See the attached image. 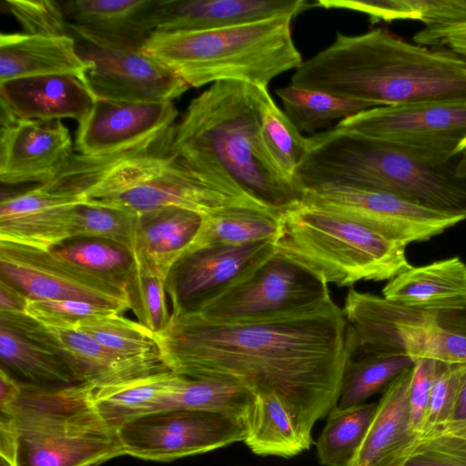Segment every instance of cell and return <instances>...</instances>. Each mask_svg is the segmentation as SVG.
<instances>
[{"label": "cell", "mask_w": 466, "mask_h": 466, "mask_svg": "<svg viewBox=\"0 0 466 466\" xmlns=\"http://www.w3.org/2000/svg\"><path fill=\"white\" fill-rule=\"evenodd\" d=\"M165 365L192 378L237 382L255 396L276 393L311 436L333 410L356 335L332 298L306 309L259 319L210 321L171 315L156 335Z\"/></svg>", "instance_id": "cell-1"}, {"label": "cell", "mask_w": 466, "mask_h": 466, "mask_svg": "<svg viewBox=\"0 0 466 466\" xmlns=\"http://www.w3.org/2000/svg\"><path fill=\"white\" fill-rule=\"evenodd\" d=\"M268 87L228 80L192 99L172 127V153L204 182L279 212L299 204L301 188L284 177L260 136Z\"/></svg>", "instance_id": "cell-2"}, {"label": "cell", "mask_w": 466, "mask_h": 466, "mask_svg": "<svg viewBox=\"0 0 466 466\" xmlns=\"http://www.w3.org/2000/svg\"><path fill=\"white\" fill-rule=\"evenodd\" d=\"M291 85L364 102L373 107L430 101H466V59L407 42L384 28L336 33L303 60Z\"/></svg>", "instance_id": "cell-3"}, {"label": "cell", "mask_w": 466, "mask_h": 466, "mask_svg": "<svg viewBox=\"0 0 466 466\" xmlns=\"http://www.w3.org/2000/svg\"><path fill=\"white\" fill-rule=\"evenodd\" d=\"M172 127L151 141L113 156L87 157L74 153L46 184L81 195L87 202L137 215L168 207L202 216L235 206L267 208L197 177L172 153Z\"/></svg>", "instance_id": "cell-4"}, {"label": "cell", "mask_w": 466, "mask_h": 466, "mask_svg": "<svg viewBox=\"0 0 466 466\" xmlns=\"http://www.w3.org/2000/svg\"><path fill=\"white\" fill-rule=\"evenodd\" d=\"M307 145L296 174L302 191L319 187L378 190L466 218V178L456 173L458 157L446 164L427 162L336 127L307 137Z\"/></svg>", "instance_id": "cell-5"}, {"label": "cell", "mask_w": 466, "mask_h": 466, "mask_svg": "<svg viewBox=\"0 0 466 466\" xmlns=\"http://www.w3.org/2000/svg\"><path fill=\"white\" fill-rule=\"evenodd\" d=\"M126 455L117 430L97 410L92 385L21 382L0 410V456L15 466H99Z\"/></svg>", "instance_id": "cell-6"}, {"label": "cell", "mask_w": 466, "mask_h": 466, "mask_svg": "<svg viewBox=\"0 0 466 466\" xmlns=\"http://www.w3.org/2000/svg\"><path fill=\"white\" fill-rule=\"evenodd\" d=\"M291 15L203 31L153 32L142 50L189 87L235 80L268 87L303 62L291 33Z\"/></svg>", "instance_id": "cell-7"}, {"label": "cell", "mask_w": 466, "mask_h": 466, "mask_svg": "<svg viewBox=\"0 0 466 466\" xmlns=\"http://www.w3.org/2000/svg\"><path fill=\"white\" fill-rule=\"evenodd\" d=\"M276 250L340 288L389 281L412 267L406 246L343 212L303 201L281 214Z\"/></svg>", "instance_id": "cell-8"}, {"label": "cell", "mask_w": 466, "mask_h": 466, "mask_svg": "<svg viewBox=\"0 0 466 466\" xmlns=\"http://www.w3.org/2000/svg\"><path fill=\"white\" fill-rule=\"evenodd\" d=\"M335 127L384 142L419 159L446 164L466 147V101L376 106Z\"/></svg>", "instance_id": "cell-9"}, {"label": "cell", "mask_w": 466, "mask_h": 466, "mask_svg": "<svg viewBox=\"0 0 466 466\" xmlns=\"http://www.w3.org/2000/svg\"><path fill=\"white\" fill-rule=\"evenodd\" d=\"M0 279L30 300L76 299L130 309L125 280L81 268L50 248L0 240Z\"/></svg>", "instance_id": "cell-10"}, {"label": "cell", "mask_w": 466, "mask_h": 466, "mask_svg": "<svg viewBox=\"0 0 466 466\" xmlns=\"http://www.w3.org/2000/svg\"><path fill=\"white\" fill-rule=\"evenodd\" d=\"M328 284L276 252L251 274L196 311L210 321H238L292 312L330 299Z\"/></svg>", "instance_id": "cell-11"}, {"label": "cell", "mask_w": 466, "mask_h": 466, "mask_svg": "<svg viewBox=\"0 0 466 466\" xmlns=\"http://www.w3.org/2000/svg\"><path fill=\"white\" fill-rule=\"evenodd\" d=\"M126 455L170 461L244 441L247 418L226 413L169 410L127 421L117 429Z\"/></svg>", "instance_id": "cell-12"}, {"label": "cell", "mask_w": 466, "mask_h": 466, "mask_svg": "<svg viewBox=\"0 0 466 466\" xmlns=\"http://www.w3.org/2000/svg\"><path fill=\"white\" fill-rule=\"evenodd\" d=\"M301 201L343 212L386 238L408 246L431 239L466 219L431 209L390 193L347 187L303 191Z\"/></svg>", "instance_id": "cell-13"}, {"label": "cell", "mask_w": 466, "mask_h": 466, "mask_svg": "<svg viewBox=\"0 0 466 466\" xmlns=\"http://www.w3.org/2000/svg\"><path fill=\"white\" fill-rule=\"evenodd\" d=\"M276 252L275 240L210 246L183 254L170 268L166 289L171 315L196 311L251 274Z\"/></svg>", "instance_id": "cell-14"}, {"label": "cell", "mask_w": 466, "mask_h": 466, "mask_svg": "<svg viewBox=\"0 0 466 466\" xmlns=\"http://www.w3.org/2000/svg\"><path fill=\"white\" fill-rule=\"evenodd\" d=\"M77 51L87 66L83 81L96 100L173 101L190 88L142 49L115 50L82 45L77 46Z\"/></svg>", "instance_id": "cell-15"}, {"label": "cell", "mask_w": 466, "mask_h": 466, "mask_svg": "<svg viewBox=\"0 0 466 466\" xmlns=\"http://www.w3.org/2000/svg\"><path fill=\"white\" fill-rule=\"evenodd\" d=\"M0 324L60 359L76 383L97 386L167 369L161 356L123 359L76 328L46 326L25 313L0 312Z\"/></svg>", "instance_id": "cell-16"}, {"label": "cell", "mask_w": 466, "mask_h": 466, "mask_svg": "<svg viewBox=\"0 0 466 466\" xmlns=\"http://www.w3.org/2000/svg\"><path fill=\"white\" fill-rule=\"evenodd\" d=\"M178 115L172 101L132 103L96 100L78 124L76 150L87 157H109L159 137Z\"/></svg>", "instance_id": "cell-17"}, {"label": "cell", "mask_w": 466, "mask_h": 466, "mask_svg": "<svg viewBox=\"0 0 466 466\" xmlns=\"http://www.w3.org/2000/svg\"><path fill=\"white\" fill-rule=\"evenodd\" d=\"M61 120H16L1 124L0 180L17 185L51 181L73 155Z\"/></svg>", "instance_id": "cell-18"}, {"label": "cell", "mask_w": 466, "mask_h": 466, "mask_svg": "<svg viewBox=\"0 0 466 466\" xmlns=\"http://www.w3.org/2000/svg\"><path fill=\"white\" fill-rule=\"evenodd\" d=\"M81 195L39 184L20 194L3 198L0 204V240L51 248L70 238L75 207Z\"/></svg>", "instance_id": "cell-19"}, {"label": "cell", "mask_w": 466, "mask_h": 466, "mask_svg": "<svg viewBox=\"0 0 466 466\" xmlns=\"http://www.w3.org/2000/svg\"><path fill=\"white\" fill-rule=\"evenodd\" d=\"M156 0H70L60 2L69 30L86 46L141 50L155 31Z\"/></svg>", "instance_id": "cell-20"}, {"label": "cell", "mask_w": 466, "mask_h": 466, "mask_svg": "<svg viewBox=\"0 0 466 466\" xmlns=\"http://www.w3.org/2000/svg\"><path fill=\"white\" fill-rule=\"evenodd\" d=\"M1 124L16 120L71 118L80 124L96 99L85 82L73 75H43L0 83Z\"/></svg>", "instance_id": "cell-21"}, {"label": "cell", "mask_w": 466, "mask_h": 466, "mask_svg": "<svg viewBox=\"0 0 466 466\" xmlns=\"http://www.w3.org/2000/svg\"><path fill=\"white\" fill-rule=\"evenodd\" d=\"M314 6L315 1L307 0H156L152 19L155 31H203L296 17Z\"/></svg>", "instance_id": "cell-22"}, {"label": "cell", "mask_w": 466, "mask_h": 466, "mask_svg": "<svg viewBox=\"0 0 466 466\" xmlns=\"http://www.w3.org/2000/svg\"><path fill=\"white\" fill-rule=\"evenodd\" d=\"M342 310L355 332L357 351L361 356L407 355L403 329L433 314L353 288L347 292Z\"/></svg>", "instance_id": "cell-23"}, {"label": "cell", "mask_w": 466, "mask_h": 466, "mask_svg": "<svg viewBox=\"0 0 466 466\" xmlns=\"http://www.w3.org/2000/svg\"><path fill=\"white\" fill-rule=\"evenodd\" d=\"M384 298L429 313L466 308V263L458 257L411 267L390 279Z\"/></svg>", "instance_id": "cell-24"}, {"label": "cell", "mask_w": 466, "mask_h": 466, "mask_svg": "<svg viewBox=\"0 0 466 466\" xmlns=\"http://www.w3.org/2000/svg\"><path fill=\"white\" fill-rule=\"evenodd\" d=\"M411 368L384 390L368 433L349 466H394L420 437L410 426Z\"/></svg>", "instance_id": "cell-25"}, {"label": "cell", "mask_w": 466, "mask_h": 466, "mask_svg": "<svg viewBox=\"0 0 466 466\" xmlns=\"http://www.w3.org/2000/svg\"><path fill=\"white\" fill-rule=\"evenodd\" d=\"M86 64L72 35H0V83L43 76L73 75L83 80Z\"/></svg>", "instance_id": "cell-26"}, {"label": "cell", "mask_w": 466, "mask_h": 466, "mask_svg": "<svg viewBox=\"0 0 466 466\" xmlns=\"http://www.w3.org/2000/svg\"><path fill=\"white\" fill-rule=\"evenodd\" d=\"M202 219L199 213L177 207L139 215L135 254L167 279L196 238Z\"/></svg>", "instance_id": "cell-27"}, {"label": "cell", "mask_w": 466, "mask_h": 466, "mask_svg": "<svg viewBox=\"0 0 466 466\" xmlns=\"http://www.w3.org/2000/svg\"><path fill=\"white\" fill-rule=\"evenodd\" d=\"M180 375L163 370L107 384L92 385L94 403L114 428L166 410Z\"/></svg>", "instance_id": "cell-28"}, {"label": "cell", "mask_w": 466, "mask_h": 466, "mask_svg": "<svg viewBox=\"0 0 466 466\" xmlns=\"http://www.w3.org/2000/svg\"><path fill=\"white\" fill-rule=\"evenodd\" d=\"M244 442L257 455L290 458L309 450L313 441L281 398L267 393L255 396Z\"/></svg>", "instance_id": "cell-29"}, {"label": "cell", "mask_w": 466, "mask_h": 466, "mask_svg": "<svg viewBox=\"0 0 466 466\" xmlns=\"http://www.w3.org/2000/svg\"><path fill=\"white\" fill-rule=\"evenodd\" d=\"M281 214L262 207L235 206L205 215L185 253L210 246L276 241L281 231Z\"/></svg>", "instance_id": "cell-30"}, {"label": "cell", "mask_w": 466, "mask_h": 466, "mask_svg": "<svg viewBox=\"0 0 466 466\" xmlns=\"http://www.w3.org/2000/svg\"><path fill=\"white\" fill-rule=\"evenodd\" d=\"M406 354L413 361L431 359L445 364H466V308L434 313L428 320L403 329Z\"/></svg>", "instance_id": "cell-31"}, {"label": "cell", "mask_w": 466, "mask_h": 466, "mask_svg": "<svg viewBox=\"0 0 466 466\" xmlns=\"http://www.w3.org/2000/svg\"><path fill=\"white\" fill-rule=\"evenodd\" d=\"M316 5L363 13L372 23L418 20L425 26L466 23V0H319Z\"/></svg>", "instance_id": "cell-32"}, {"label": "cell", "mask_w": 466, "mask_h": 466, "mask_svg": "<svg viewBox=\"0 0 466 466\" xmlns=\"http://www.w3.org/2000/svg\"><path fill=\"white\" fill-rule=\"evenodd\" d=\"M1 369L19 381L42 387L77 384L56 356L0 324Z\"/></svg>", "instance_id": "cell-33"}, {"label": "cell", "mask_w": 466, "mask_h": 466, "mask_svg": "<svg viewBox=\"0 0 466 466\" xmlns=\"http://www.w3.org/2000/svg\"><path fill=\"white\" fill-rule=\"evenodd\" d=\"M284 113L299 132L312 135L319 129L373 108L370 105L341 98L319 90L289 84L276 90ZM338 122V123H339Z\"/></svg>", "instance_id": "cell-34"}, {"label": "cell", "mask_w": 466, "mask_h": 466, "mask_svg": "<svg viewBox=\"0 0 466 466\" xmlns=\"http://www.w3.org/2000/svg\"><path fill=\"white\" fill-rule=\"evenodd\" d=\"M378 403L335 407L317 441V455L325 466H349L360 448Z\"/></svg>", "instance_id": "cell-35"}, {"label": "cell", "mask_w": 466, "mask_h": 466, "mask_svg": "<svg viewBox=\"0 0 466 466\" xmlns=\"http://www.w3.org/2000/svg\"><path fill=\"white\" fill-rule=\"evenodd\" d=\"M408 355H362L350 359L345 368L337 407L363 404L386 388L395 378L413 365Z\"/></svg>", "instance_id": "cell-36"}, {"label": "cell", "mask_w": 466, "mask_h": 466, "mask_svg": "<svg viewBox=\"0 0 466 466\" xmlns=\"http://www.w3.org/2000/svg\"><path fill=\"white\" fill-rule=\"evenodd\" d=\"M76 329L123 359L142 360L161 356L156 335L138 321L119 313L83 319Z\"/></svg>", "instance_id": "cell-37"}, {"label": "cell", "mask_w": 466, "mask_h": 466, "mask_svg": "<svg viewBox=\"0 0 466 466\" xmlns=\"http://www.w3.org/2000/svg\"><path fill=\"white\" fill-rule=\"evenodd\" d=\"M260 110V136L265 149L280 173L296 183L297 171L307 154V137L278 106L268 90L264 94Z\"/></svg>", "instance_id": "cell-38"}, {"label": "cell", "mask_w": 466, "mask_h": 466, "mask_svg": "<svg viewBox=\"0 0 466 466\" xmlns=\"http://www.w3.org/2000/svg\"><path fill=\"white\" fill-rule=\"evenodd\" d=\"M139 215L84 201L73 211L70 238H93L119 244L135 253Z\"/></svg>", "instance_id": "cell-39"}, {"label": "cell", "mask_w": 466, "mask_h": 466, "mask_svg": "<svg viewBox=\"0 0 466 466\" xmlns=\"http://www.w3.org/2000/svg\"><path fill=\"white\" fill-rule=\"evenodd\" d=\"M126 283L130 309L137 321L155 335L163 332L171 318L167 305L166 279L135 254Z\"/></svg>", "instance_id": "cell-40"}, {"label": "cell", "mask_w": 466, "mask_h": 466, "mask_svg": "<svg viewBox=\"0 0 466 466\" xmlns=\"http://www.w3.org/2000/svg\"><path fill=\"white\" fill-rule=\"evenodd\" d=\"M50 249L81 268L125 281L135 261L128 248L100 238H69Z\"/></svg>", "instance_id": "cell-41"}, {"label": "cell", "mask_w": 466, "mask_h": 466, "mask_svg": "<svg viewBox=\"0 0 466 466\" xmlns=\"http://www.w3.org/2000/svg\"><path fill=\"white\" fill-rule=\"evenodd\" d=\"M394 466H466V439L446 433L421 435Z\"/></svg>", "instance_id": "cell-42"}, {"label": "cell", "mask_w": 466, "mask_h": 466, "mask_svg": "<svg viewBox=\"0 0 466 466\" xmlns=\"http://www.w3.org/2000/svg\"><path fill=\"white\" fill-rule=\"evenodd\" d=\"M6 9L24 33L40 35H70L69 23L60 2L50 0H5Z\"/></svg>", "instance_id": "cell-43"}, {"label": "cell", "mask_w": 466, "mask_h": 466, "mask_svg": "<svg viewBox=\"0 0 466 466\" xmlns=\"http://www.w3.org/2000/svg\"><path fill=\"white\" fill-rule=\"evenodd\" d=\"M114 313L119 312L106 306L76 299L29 300L26 310L28 316L46 326L68 329L76 328L83 319Z\"/></svg>", "instance_id": "cell-44"}, {"label": "cell", "mask_w": 466, "mask_h": 466, "mask_svg": "<svg viewBox=\"0 0 466 466\" xmlns=\"http://www.w3.org/2000/svg\"><path fill=\"white\" fill-rule=\"evenodd\" d=\"M462 367L463 364L439 362L421 435L441 427L448 420L456 400Z\"/></svg>", "instance_id": "cell-45"}, {"label": "cell", "mask_w": 466, "mask_h": 466, "mask_svg": "<svg viewBox=\"0 0 466 466\" xmlns=\"http://www.w3.org/2000/svg\"><path fill=\"white\" fill-rule=\"evenodd\" d=\"M438 368L439 361L431 359H417L411 367L409 385L410 426L412 431L420 436L425 427Z\"/></svg>", "instance_id": "cell-46"}, {"label": "cell", "mask_w": 466, "mask_h": 466, "mask_svg": "<svg viewBox=\"0 0 466 466\" xmlns=\"http://www.w3.org/2000/svg\"><path fill=\"white\" fill-rule=\"evenodd\" d=\"M416 44L449 49L466 59V23L424 26L413 36Z\"/></svg>", "instance_id": "cell-47"}, {"label": "cell", "mask_w": 466, "mask_h": 466, "mask_svg": "<svg viewBox=\"0 0 466 466\" xmlns=\"http://www.w3.org/2000/svg\"><path fill=\"white\" fill-rule=\"evenodd\" d=\"M446 433L466 439V364H463L456 400L448 420L425 434ZM423 434V435H425Z\"/></svg>", "instance_id": "cell-48"}, {"label": "cell", "mask_w": 466, "mask_h": 466, "mask_svg": "<svg viewBox=\"0 0 466 466\" xmlns=\"http://www.w3.org/2000/svg\"><path fill=\"white\" fill-rule=\"evenodd\" d=\"M29 300L16 288L0 279V312L26 314Z\"/></svg>", "instance_id": "cell-49"}, {"label": "cell", "mask_w": 466, "mask_h": 466, "mask_svg": "<svg viewBox=\"0 0 466 466\" xmlns=\"http://www.w3.org/2000/svg\"><path fill=\"white\" fill-rule=\"evenodd\" d=\"M21 392V382L0 369V410L6 409Z\"/></svg>", "instance_id": "cell-50"}, {"label": "cell", "mask_w": 466, "mask_h": 466, "mask_svg": "<svg viewBox=\"0 0 466 466\" xmlns=\"http://www.w3.org/2000/svg\"><path fill=\"white\" fill-rule=\"evenodd\" d=\"M455 169L458 176L466 178V147L458 157Z\"/></svg>", "instance_id": "cell-51"}, {"label": "cell", "mask_w": 466, "mask_h": 466, "mask_svg": "<svg viewBox=\"0 0 466 466\" xmlns=\"http://www.w3.org/2000/svg\"><path fill=\"white\" fill-rule=\"evenodd\" d=\"M0 466H15L8 460L0 456Z\"/></svg>", "instance_id": "cell-52"}]
</instances>
